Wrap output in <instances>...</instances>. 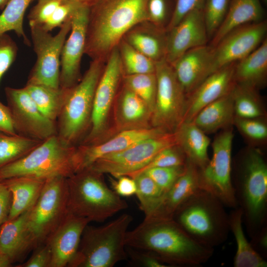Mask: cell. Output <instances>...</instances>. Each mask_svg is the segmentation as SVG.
<instances>
[{"label": "cell", "mask_w": 267, "mask_h": 267, "mask_svg": "<svg viewBox=\"0 0 267 267\" xmlns=\"http://www.w3.org/2000/svg\"><path fill=\"white\" fill-rule=\"evenodd\" d=\"M23 88L42 113L56 122L63 104L65 89L30 84H26Z\"/></svg>", "instance_id": "obj_33"}, {"label": "cell", "mask_w": 267, "mask_h": 267, "mask_svg": "<svg viewBox=\"0 0 267 267\" xmlns=\"http://www.w3.org/2000/svg\"><path fill=\"white\" fill-rule=\"evenodd\" d=\"M186 157L180 148L176 144L168 146L160 151L142 169L132 178L145 170L153 167H170L186 165Z\"/></svg>", "instance_id": "obj_42"}, {"label": "cell", "mask_w": 267, "mask_h": 267, "mask_svg": "<svg viewBox=\"0 0 267 267\" xmlns=\"http://www.w3.org/2000/svg\"><path fill=\"white\" fill-rule=\"evenodd\" d=\"M11 201V192L6 185L0 181V227L7 220Z\"/></svg>", "instance_id": "obj_52"}, {"label": "cell", "mask_w": 267, "mask_h": 267, "mask_svg": "<svg viewBox=\"0 0 267 267\" xmlns=\"http://www.w3.org/2000/svg\"><path fill=\"white\" fill-rule=\"evenodd\" d=\"M233 125L246 139L253 144H262L267 141L266 117L242 118L235 117Z\"/></svg>", "instance_id": "obj_40"}, {"label": "cell", "mask_w": 267, "mask_h": 267, "mask_svg": "<svg viewBox=\"0 0 267 267\" xmlns=\"http://www.w3.org/2000/svg\"><path fill=\"white\" fill-rule=\"evenodd\" d=\"M123 75L154 73L155 62L123 39L118 46Z\"/></svg>", "instance_id": "obj_37"}, {"label": "cell", "mask_w": 267, "mask_h": 267, "mask_svg": "<svg viewBox=\"0 0 267 267\" xmlns=\"http://www.w3.org/2000/svg\"><path fill=\"white\" fill-rule=\"evenodd\" d=\"M175 5V0H148L147 12L149 22L166 32Z\"/></svg>", "instance_id": "obj_43"}, {"label": "cell", "mask_w": 267, "mask_h": 267, "mask_svg": "<svg viewBox=\"0 0 267 267\" xmlns=\"http://www.w3.org/2000/svg\"><path fill=\"white\" fill-rule=\"evenodd\" d=\"M157 88L151 125L166 133H174L181 123L186 95L165 59L155 62Z\"/></svg>", "instance_id": "obj_12"}, {"label": "cell", "mask_w": 267, "mask_h": 267, "mask_svg": "<svg viewBox=\"0 0 267 267\" xmlns=\"http://www.w3.org/2000/svg\"><path fill=\"white\" fill-rule=\"evenodd\" d=\"M103 174L86 168L67 178L69 213L102 222L128 205L106 184Z\"/></svg>", "instance_id": "obj_6"}, {"label": "cell", "mask_w": 267, "mask_h": 267, "mask_svg": "<svg viewBox=\"0 0 267 267\" xmlns=\"http://www.w3.org/2000/svg\"><path fill=\"white\" fill-rule=\"evenodd\" d=\"M212 53L213 47L209 44L196 47L171 65L186 95L212 73Z\"/></svg>", "instance_id": "obj_22"}, {"label": "cell", "mask_w": 267, "mask_h": 267, "mask_svg": "<svg viewBox=\"0 0 267 267\" xmlns=\"http://www.w3.org/2000/svg\"><path fill=\"white\" fill-rule=\"evenodd\" d=\"M199 171V169L195 165L187 160L184 172L165 193L155 210L146 217L173 218L178 207L200 188Z\"/></svg>", "instance_id": "obj_25"}, {"label": "cell", "mask_w": 267, "mask_h": 267, "mask_svg": "<svg viewBox=\"0 0 267 267\" xmlns=\"http://www.w3.org/2000/svg\"><path fill=\"white\" fill-rule=\"evenodd\" d=\"M13 263L5 254L0 252V267H11Z\"/></svg>", "instance_id": "obj_55"}, {"label": "cell", "mask_w": 267, "mask_h": 267, "mask_svg": "<svg viewBox=\"0 0 267 267\" xmlns=\"http://www.w3.org/2000/svg\"><path fill=\"white\" fill-rule=\"evenodd\" d=\"M233 136L231 127L219 133L212 144V158L199 171L200 188L217 197L225 207L231 209L238 207L232 183Z\"/></svg>", "instance_id": "obj_11"}, {"label": "cell", "mask_w": 267, "mask_h": 267, "mask_svg": "<svg viewBox=\"0 0 267 267\" xmlns=\"http://www.w3.org/2000/svg\"><path fill=\"white\" fill-rule=\"evenodd\" d=\"M229 229L236 243L233 259L235 267H267V262L254 249L245 236L243 228L242 213L238 207L232 209L228 214Z\"/></svg>", "instance_id": "obj_31"}, {"label": "cell", "mask_w": 267, "mask_h": 267, "mask_svg": "<svg viewBox=\"0 0 267 267\" xmlns=\"http://www.w3.org/2000/svg\"><path fill=\"white\" fill-rule=\"evenodd\" d=\"M82 3L87 4L89 5H90L97 0H78Z\"/></svg>", "instance_id": "obj_57"}, {"label": "cell", "mask_w": 267, "mask_h": 267, "mask_svg": "<svg viewBox=\"0 0 267 267\" xmlns=\"http://www.w3.org/2000/svg\"><path fill=\"white\" fill-rule=\"evenodd\" d=\"M126 244L153 254L170 267L201 265L214 250L194 240L173 218L153 217H145L135 228L128 231Z\"/></svg>", "instance_id": "obj_1"}, {"label": "cell", "mask_w": 267, "mask_h": 267, "mask_svg": "<svg viewBox=\"0 0 267 267\" xmlns=\"http://www.w3.org/2000/svg\"><path fill=\"white\" fill-rule=\"evenodd\" d=\"M176 144L174 133H165L143 140L122 151L105 155L87 168L114 178L121 176L133 178L160 151Z\"/></svg>", "instance_id": "obj_13"}, {"label": "cell", "mask_w": 267, "mask_h": 267, "mask_svg": "<svg viewBox=\"0 0 267 267\" xmlns=\"http://www.w3.org/2000/svg\"><path fill=\"white\" fill-rule=\"evenodd\" d=\"M81 3L78 0H63L51 16L41 27L47 32L60 27Z\"/></svg>", "instance_id": "obj_45"}, {"label": "cell", "mask_w": 267, "mask_h": 267, "mask_svg": "<svg viewBox=\"0 0 267 267\" xmlns=\"http://www.w3.org/2000/svg\"><path fill=\"white\" fill-rule=\"evenodd\" d=\"M127 253L134 265L144 267H170L149 252L127 247Z\"/></svg>", "instance_id": "obj_48"}, {"label": "cell", "mask_w": 267, "mask_h": 267, "mask_svg": "<svg viewBox=\"0 0 267 267\" xmlns=\"http://www.w3.org/2000/svg\"><path fill=\"white\" fill-rule=\"evenodd\" d=\"M112 109L116 133L152 127V110L144 100L124 84L116 96Z\"/></svg>", "instance_id": "obj_23"}, {"label": "cell", "mask_w": 267, "mask_h": 267, "mask_svg": "<svg viewBox=\"0 0 267 267\" xmlns=\"http://www.w3.org/2000/svg\"><path fill=\"white\" fill-rule=\"evenodd\" d=\"M76 146L67 145L53 135L23 157L0 168V181L16 178H69L76 173Z\"/></svg>", "instance_id": "obj_8"}, {"label": "cell", "mask_w": 267, "mask_h": 267, "mask_svg": "<svg viewBox=\"0 0 267 267\" xmlns=\"http://www.w3.org/2000/svg\"><path fill=\"white\" fill-rule=\"evenodd\" d=\"M165 133H168L153 127L127 130L94 143L79 144L75 152L76 173L89 167L105 155L122 151L143 140Z\"/></svg>", "instance_id": "obj_18"}, {"label": "cell", "mask_w": 267, "mask_h": 267, "mask_svg": "<svg viewBox=\"0 0 267 267\" xmlns=\"http://www.w3.org/2000/svg\"><path fill=\"white\" fill-rule=\"evenodd\" d=\"M176 144L185 155L188 161L199 170L204 168L210 158L208 149L210 139L192 122H182L174 132Z\"/></svg>", "instance_id": "obj_28"}, {"label": "cell", "mask_w": 267, "mask_h": 267, "mask_svg": "<svg viewBox=\"0 0 267 267\" xmlns=\"http://www.w3.org/2000/svg\"><path fill=\"white\" fill-rule=\"evenodd\" d=\"M231 93L235 117L242 118L266 117L267 112L257 89L235 84Z\"/></svg>", "instance_id": "obj_34"}, {"label": "cell", "mask_w": 267, "mask_h": 267, "mask_svg": "<svg viewBox=\"0 0 267 267\" xmlns=\"http://www.w3.org/2000/svg\"><path fill=\"white\" fill-rule=\"evenodd\" d=\"M104 62L92 60L81 80L65 89L63 104L56 119V135L65 143L77 146L89 129L95 89Z\"/></svg>", "instance_id": "obj_5"}, {"label": "cell", "mask_w": 267, "mask_h": 267, "mask_svg": "<svg viewBox=\"0 0 267 267\" xmlns=\"http://www.w3.org/2000/svg\"><path fill=\"white\" fill-rule=\"evenodd\" d=\"M236 84L258 90L264 87L267 80V39L253 51L237 62L234 71Z\"/></svg>", "instance_id": "obj_27"}, {"label": "cell", "mask_w": 267, "mask_h": 267, "mask_svg": "<svg viewBox=\"0 0 267 267\" xmlns=\"http://www.w3.org/2000/svg\"><path fill=\"white\" fill-rule=\"evenodd\" d=\"M236 63L226 65L211 73L186 95L182 122H191L203 108L232 90L235 84L234 71Z\"/></svg>", "instance_id": "obj_20"}, {"label": "cell", "mask_w": 267, "mask_h": 267, "mask_svg": "<svg viewBox=\"0 0 267 267\" xmlns=\"http://www.w3.org/2000/svg\"><path fill=\"white\" fill-rule=\"evenodd\" d=\"M46 179L16 178L1 180L11 193L7 220L13 219L31 209L38 200Z\"/></svg>", "instance_id": "obj_30"}, {"label": "cell", "mask_w": 267, "mask_h": 267, "mask_svg": "<svg viewBox=\"0 0 267 267\" xmlns=\"http://www.w3.org/2000/svg\"><path fill=\"white\" fill-rule=\"evenodd\" d=\"M0 132L9 134H17L14 130L10 110L0 101Z\"/></svg>", "instance_id": "obj_53"}, {"label": "cell", "mask_w": 267, "mask_h": 267, "mask_svg": "<svg viewBox=\"0 0 267 267\" xmlns=\"http://www.w3.org/2000/svg\"><path fill=\"white\" fill-rule=\"evenodd\" d=\"M236 170L234 194L243 223L252 239L267 226V165L262 151L250 148L239 159Z\"/></svg>", "instance_id": "obj_3"}, {"label": "cell", "mask_w": 267, "mask_h": 267, "mask_svg": "<svg viewBox=\"0 0 267 267\" xmlns=\"http://www.w3.org/2000/svg\"><path fill=\"white\" fill-rule=\"evenodd\" d=\"M18 50L17 44L9 35H0V81L14 62Z\"/></svg>", "instance_id": "obj_47"}, {"label": "cell", "mask_w": 267, "mask_h": 267, "mask_svg": "<svg viewBox=\"0 0 267 267\" xmlns=\"http://www.w3.org/2000/svg\"><path fill=\"white\" fill-rule=\"evenodd\" d=\"M33 0H9L0 14V35L13 31L22 38L27 45L31 43L23 28V19L26 11Z\"/></svg>", "instance_id": "obj_36"}, {"label": "cell", "mask_w": 267, "mask_h": 267, "mask_svg": "<svg viewBox=\"0 0 267 267\" xmlns=\"http://www.w3.org/2000/svg\"><path fill=\"white\" fill-rule=\"evenodd\" d=\"M122 80L123 84L144 100L153 112L157 88L155 73L123 75Z\"/></svg>", "instance_id": "obj_39"}, {"label": "cell", "mask_w": 267, "mask_h": 267, "mask_svg": "<svg viewBox=\"0 0 267 267\" xmlns=\"http://www.w3.org/2000/svg\"><path fill=\"white\" fill-rule=\"evenodd\" d=\"M139 208L145 217L150 215L160 203L165 192L148 176L141 173L134 178Z\"/></svg>", "instance_id": "obj_38"}, {"label": "cell", "mask_w": 267, "mask_h": 267, "mask_svg": "<svg viewBox=\"0 0 267 267\" xmlns=\"http://www.w3.org/2000/svg\"><path fill=\"white\" fill-rule=\"evenodd\" d=\"M231 0H205L203 11L209 42L222 22Z\"/></svg>", "instance_id": "obj_41"}, {"label": "cell", "mask_w": 267, "mask_h": 267, "mask_svg": "<svg viewBox=\"0 0 267 267\" xmlns=\"http://www.w3.org/2000/svg\"><path fill=\"white\" fill-rule=\"evenodd\" d=\"M68 212L67 178L55 176L47 179L27 219L35 248L46 242Z\"/></svg>", "instance_id": "obj_9"}, {"label": "cell", "mask_w": 267, "mask_h": 267, "mask_svg": "<svg viewBox=\"0 0 267 267\" xmlns=\"http://www.w3.org/2000/svg\"><path fill=\"white\" fill-rule=\"evenodd\" d=\"M148 0H97L89 5L84 53L103 62L126 34L149 22Z\"/></svg>", "instance_id": "obj_2"}, {"label": "cell", "mask_w": 267, "mask_h": 267, "mask_svg": "<svg viewBox=\"0 0 267 267\" xmlns=\"http://www.w3.org/2000/svg\"><path fill=\"white\" fill-rule=\"evenodd\" d=\"M29 210L7 220L0 227V252L7 256L13 264L22 262L35 248L27 227Z\"/></svg>", "instance_id": "obj_24"}, {"label": "cell", "mask_w": 267, "mask_h": 267, "mask_svg": "<svg viewBox=\"0 0 267 267\" xmlns=\"http://www.w3.org/2000/svg\"><path fill=\"white\" fill-rule=\"evenodd\" d=\"M266 20L239 26L225 35L213 47L212 73L243 59L266 39Z\"/></svg>", "instance_id": "obj_16"}, {"label": "cell", "mask_w": 267, "mask_h": 267, "mask_svg": "<svg viewBox=\"0 0 267 267\" xmlns=\"http://www.w3.org/2000/svg\"><path fill=\"white\" fill-rule=\"evenodd\" d=\"M71 16L59 27L60 30L54 36L41 26L29 25L37 59L26 84L43 85L54 89L60 88V56L71 28Z\"/></svg>", "instance_id": "obj_10"}, {"label": "cell", "mask_w": 267, "mask_h": 267, "mask_svg": "<svg viewBox=\"0 0 267 267\" xmlns=\"http://www.w3.org/2000/svg\"><path fill=\"white\" fill-rule=\"evenodd\" d=\"M234 118L231 91L203 108L191 122L206 134H211L231 127Z\"/></svg>", "instance_id": "obj_29"}, {"label": "cell", "mask_w": 267, "mask_h": 267, "mask_svg": "<svg viewBox=\"0 0 267 267\" xmlns=\"http://www.w3.org/2000/svg\"><path fill=\"white\" fill-rule=\"evenodd\" d=\"M126 35L125 40L155 62L165 59L167 37L165 31L151 24V26L146 29L133 28Z\"/></svg>", "instance_id": "obj_32"}, {"label": "cell", "mask_w": 267, "mask_h": 267, "mask_svg": "<svg viewBox=\"0 0 267 267\" xmlns=\"http://www.w3.org/2000/svg\"><path fill=\"white\" fill-rule=\"evenodd\" d=\"M208 42L203 8L195 9L167 32L165 60L172 65L188 50L207 44Z\"/></svg>", "instance_id": "obj_19"}, {"label": "cell", "mask_w": 267, "mask_h": 267, "mask_svg": "<svg viewBox=\"0 0 267 267\" xmlns=\"http://www.w3.org/2000/svg\"><path fill=\"white\" fill-rule=\"evenodd\" d=\"M124 214L104 225H87L68 267H113L128 258L126 237L133 221Z\"/></svg>", "instance_id": "obj_7"}, {"label": "cell", "mask_w": 267, "mask_h": 267, "mask_svg": "<svg viewBox=\"0 0 267 267\" xmlns=\"http://www.w3.org/2000/svg\"><path fill=\"white\" fill-rule=\"evenodd\" d=\"M186 165L178 167H153L141 173L150 177L165 193L184 172Z\"/></svg>", "instance_id": "obj_44"}, {"label": "cell", "mask_w": 267, "mask_h": 267, "mask_svg": "<svg viewBox=\"0 0 267 267\" xmlns=\"http://www.w3.org/2000/svg\"><path fill=\"white\" fill-rule=\"evenodd\" d=\"M4 92L17 134L41 141L56 135V122L42 113L24 88L7 87Z\"/></svg>", "instance_id": "obj_15"}, {"label": "cell", "mask_w": 267, "mask_h": 267, "mask_svg": "<svg viewBox=\"0 0 267 267\" xmlns=\"http://www.w3.org/2000/svg\"><path fill=\"white\" fill-rule=\"evenodd\" d=\"M225 207L200 188L178 207L173 219L196 242L214 249L226 240L230 230Z\"/></svg>", "instance_id": "obj_4"}, {"label": "cell", "mask_w": 267, "mask_h": 267, "mask_svg": "<svg viewBox=\"0 0 267 267\" xmlns=\"http://www.w3.org/2000/svg\"><path fill=\"white\" fill-rule=\"evenodd\" d=\"M9 0H0V9L3 10Z\"/></svg>", "instance_id": "obj_56"}, {"label": "cell", "mask_w": 267, "mask_h": 267, "mask_svg": "<svg viewBox=\"0 0 267 267\" xmlns=\"http://www.w3.org/2000/svg\"><path fill=\"white\" fill-rule=\"evenodd\" d=\"M111 179L112 190L119 196L129 197L135 194L136 184L134 178L128 176H121Z\"/></svg>", "instance_id": "obj_51"}, {"label": "cell", "mask_w": 267, "mask_h": 267, "mask_svg": "<svg viewBox=\"0 0 267 267\" xmlns=\"http://www.w3.org/2000/svg\"><path fill=\"white\" fill-rule=\"evenodd\" d=\"M262 1H263L264 3H266L267 2V0H262Z\"/></svg>", "instance_id": "obj_58"}, {"label": "cell", "mask_w": 267, "mask_h": 267, "mask_svg": "<svg viewBox=\"0 0 267 267\" xmlns=\"http://www.w3.org/2000/svg\"><path fill=\"white\" fill-rule=\"evenodd\" d=\"M106 61L94 93L89 129L80 144L94 143L105 136L109 113L123 77L118 46L111 51Z\"/></svg>", "instance_id": "obj_14"}, {"label": "cell", "mask_w": 267, "mask_h": 267, "mask_svg": "<svg viewBox=\"0 0 267 267\" xmlns=\"http://www.w3.org/2000/svg\"><path fill=\"white\" fill-rule=\"evenodd\" d=\"M205 0H175L174 10L166 32L175 26L188 12L203 7Z\"/></svg>", "instance_id": "obj_49"}, {"label": "cell", "mask_w": 267, "mask_h": 267, "mask_svg": "<svg viewBox=\"0 0 267 267\" xmlns=\"http://www.w3.org/2000/svg\"></svg>", "instance_id": "obj_59"}, {"label": "cell", "mask_w": 267, "mask_h": 267, "mask_svg": "<svg viewBox=\"0 0 267 267\" xmlns=\"http://www.w3.org/2000/svg\"><path fill=\"white\" fill-rule=\"evenodd\" d=\"M250 243L257 253L265 259L267 254V226L264 227L258 235L251 239Z\"/></svg>", "instance_id": "obj_54"}, {"label": "cell", "mask_w": 267, "mask_h": 267, "mask_svg": "<svg viewBox=\"0 0 267 267\" xmlns=\"http://www.w3.org/2000/svg\"><path fill=\"white\" fill-rule=\"evenodd\" d=\"M264 17L261 0H231L226 14L209 44L214 46L233 29L246 24L263 21Z\"/></svg>", "instance_id": "obj_26"}, {"label": "cell", "mask_w": 267, "mask_h": 267, "mask_svg": "<svg viewBox=\"0 0 267 267\" xmlns=\"http://www.w3.org/2000/svg\"><path fill=\"white\" fill-rule=\"evenodd\" d=\"M42 141L0 132V169L23 157Z\"/></svg>", "instance_id": "obj_35"}, {"label": "cell", "mask_w": 267, "mask_h": 267, "mask_svg": "<svg viewBox=\"0 0 267 267\" xmlns=\"http://www.w3.org/2000/svg\"><path fill=\"white\" fill-rule=\"evenodd\" d=\"M30 258L17 266L18 267H50L51 252L48 244L45 242L38 245Z\"/></svg>", "instance_id": "obj_50"}, {"label": "cell", "mask_w": 267, "mask_h": 267, "mask_svg": "<svg viewBox=\"0 0 267 267\" xmlns=\"http://www.w3.org/2000/svg\"><path fill=\"white\" fill-rule=\"evenodd\" d=\"M87 218L68 214L46 241L51 250L50 267H66L75 257L83 232L89 223Z\"/></svg>", "instance_id": "obj_21"}, {"label": "cell", "mask_w": 267, "mask_h": 267, "mask_svg": "<svg viewBox=\"0 0 267 267\" xmlns=\"http://www.w3.org/2000/svg\"><path fill=\"white\" fill-rule=\"evenodd\" d=\"M89 5L81 3L71 16L70 35L60 56L59 87L68 89L81 80L80 66L85 52Z\"/></svg>", "instance_id": "obj_17"}, {"label": "cell", "mask_w": 267, "mask_h": 267, "mask_svg": "<svg viewBox=\"0 0 267 267\" xmlns=\"http://www.w3.org/2000/svg\"><path fill=\"white\" fill-rule=\"evenodd\" d=\"M28 15L29 25L42 26L63 0H37Z\"/></svg>", "instance_id": "obj_46"}]
</instances>
